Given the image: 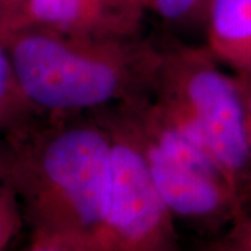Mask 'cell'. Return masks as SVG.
<instances>
[{"instance_id": "cell-1", "label": "cell", "mask_w": 251, "mask_h": 251, "mask_svg": "<svg viewBox=\"0 0 251 251\" xmlns=\"http://www.w3.org/2000/svg\"><path fill=\"white\" fill-rule=\"evenodd\" d=\"M110 159L112 134L102 113L28 112L0 133V162L32 236L105 251Z\"/></svg>"}, {"instance_id": "cell-2", "label": "cell", "mask_w": 251, "mask_h": 251, "mask_svg": "<svg viewBox=\"0 0 251 251\" xmlns=\"http://www.w3.org/2000/svg\"><path fill=\"white\" fill-rule=\"evenodd\" d=\"M25 108L39 115H90L150 95L162 46L148 39L69 35L34 25L0 27Z\"/></svg>"}, {"instance_id": "cell-3", "label": "cell", "mask_w": 251, "mask_h": 251, "mask_svg": "<svg viewBox=\"0 0 251 251\" xmlns=\"http://www.w3.org/2000/svg\"><path fill=\"white\" fill-rule=\"evenodd\" d=\"M112 109L130 130L176 224L218 229L246 208L196 133L151 94Z\"/></svg>"}, {"instance_id": "cell-4", "label": "cell", "mask_w": 251, "mask_h": 251, "mask_svg": "<svg viewBox=\"0 0 251 251\" xmlns=\"http://www.w3.org/2000/svg\"><path fill=\"white\" fill-rule=\"evenodd\" d=\"M151 95L196 133L247 206L251 145L233 74L205 46L172 44L162 48Z\"/></svg>"}, {"instance_id": "cell-5", "label": "cell", "mask_w": 251, "mask_h": 251, "mask_svg": "<svg viewBox=\"0 0 251 251\" xmlns=\"http://www.w3.org/2000/svg\"><path fill=\"white\" fill-rule=\"evenodd\" d=\"M112 134L105 251H181L176 222L165 205L141 151L113 109L99 112Z\"/></svg>"}, {"instance_id": "cell-6", "label": "cell", "mask_w": 251, "mask_h": 251, "mask_svg": "<svg viewBox=\"0 0 251 251\" xmlns=\"http://www.w3.org/2000/svg\"><path fill=\"white\" fill-rule=\"evenodd\" d=\"M143 0H21L0 27L34 25L69 35L120 39L140 36Z\"/></svg>"}, {"instance_id": "cell-7", "label": "cell", "mask_w": 251, "mask_h": 251, "mask_svg": "<svg viewBox=\"0 0 251 251\" xmlns=\"http://www.w3.org/2000/svg\"><path fill=\"white\" fill-rule=\"evenodd\" d=\"M209 53L237 77H251V0H211L205 16Z\"/></svg>"}, {"instance_id": "cell-8", "label": "cell", "mask_w": 251, "mask_h": 251, "mask_svg": "<svg viewBox=\"0 0 251 251\" xmlns=\"http://www.w3.org/2000/svg\"><path fill=\"white\" fill-rule=\"evenodd\" d=\"M28 112L20 97L9 56L0 36V133Z\"/></svg>"}, {"instance_id": "cell-9", "label": "cell", "mask_w": 251, "mask_h": 251, "mask_svg": "<svg viewBox=\"0 0 251 251\" xmlns=\"http://www.w3.org/2000/svg\"><path fill=\"white\" fill-rule=\"evenodd\" d=\"M23 224L24 216L16 191L0 162V251L13 242Z\"/></svg>"}, {"instance_id": "cell-10", "label": "cell", "mask_w": 251, "mask_h": 251, "mask_svg": "<svg viewBox=\"0 0 251 251\" xmlns=\"http://www.w3.org/2000/svg\"><path fill=\"white\" fill-rule=\"evenodd\" d=\"M145 11L169 24H186L198 18L205 20L211 0H143Z\"/></svg>"}, {"instance_id": "cell-11", "label": "cell", "mask_w": 251, "mask_h": 251, "mask_svg": "<svg viewBox=\"0 0 251 251\" xmlns=\"http://www.w3.org/2000/svg\"><path fill=\"white\" fill-rule=\"evenodd\" d=\"M208 244L216 251H251V208L246 206L226 232Z\"/></svg>"}, {"instance_id": "cell-12", "label": "cell", "mask_w": 251, "mask_h": 251, "mask_svg": "<svg viewBox=\"0 0 251 251\" xmlns=\"http://www.w3.org/2000/svg\"><path fill=\"white\" fill-rule=\"evenodd\" d=\"M25 251H102L98 247L70 242L57 237L48 236H32V242Z\"/></svg>"}, {"instance_id": "cell-13", "label": "cell", "mask_w": 251, "mask_h": 251, "mask_svg": "<svg viewBox=\"0 0 251 251\" xmlns=\"http://www.w3.org/2000/svg\"><path fill=\"white\" fill-rule=\"evenodd\" d=\"M201 251H216L215 249H214V247H211V246H209V244H206L205 247H204V249H202V250Z\"/></svg>"}]
</instances>
